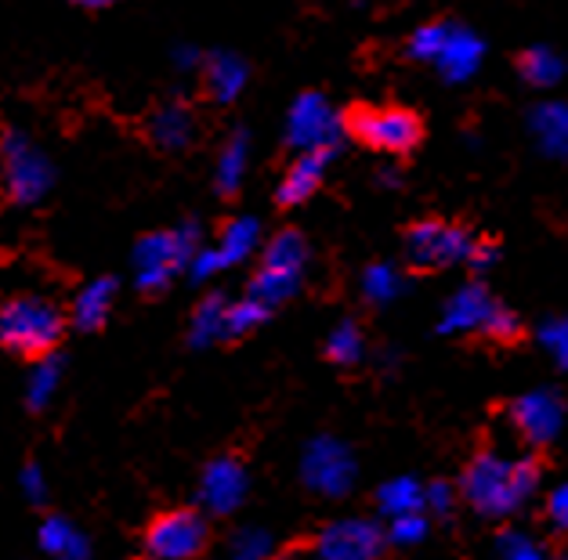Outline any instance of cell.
Returning a JSON list of instances; mask_svg holds the SVG:
<instances>
[{"mask_svg":"<svg viewBox=\"0 0 568 560\" xmlns=\"http://www.w3.org/2000/svg\"><path fill=\"white\" fill-rule=\"evenodd\" d=\"M536 488L539 467L529 456L510 459L500 452H478L460 478V496L467 499V507L493 521L515 517L536 496Z\"/></svg>","mask_w":568,"mask_h":560,"instance_id":"6da1fadb","label":"cell"},{"mask_svg":"<svg viewBox=\"0 0 568 560\" xmlns=\"http://www.w3.org/2000/svg\"><path fill=\"white\" fill-rule=\"evenodd\" d=\"M62 333H65V318L59 312V304H51L48 297L22 293V297L0 304V344L8 352L44 358L62 340Z\"/></svg>","mask_w":568,"mask_h":560,"instance_id":"7a4b0ae2","label":"cell"},{"mask_svg":"<svg viewBox=\"0 0 568 560\" xmlns=\"http://www.w3.org/2000/svg\"><path fill=\"white\" fill-rule=\"evenodd\" d=\"M200 254V224H182L171 232H152L134 246V283L138 289L156 293L185 272Z\"/></svg>","mask_w":568,"mask_h":560,"instance_id":"3957f363","label":"cell"},{"mask_svg":"<svg viewBox=\"0 0 568 560\" xmlns=\"http://www.w3.org/2000/svg\"><path fill=\"white\" fill-rule=\"evenodd\" d=\"M304 268H308V243H304V235L294 228L280 232L265 246V254H261V268L251 278V289L246 293H251L254 301L275 307L301 289Z\"/></svg>","mask_w":568,"mask_h":560,"instance_id":"277c9868","label":"cell"},{"mask_svg":"<svg viewBox=\"0 0 568 560\" xmlns=\"http://www.w3.org/2000/svg\"><path fill=\"white\" fill-rule=\"evenodd\" d=\"M0 166H4V189L11 203L19 206L40 203L54 185V166L48 152L26 131H4V138H0Z\"/></svg>","mask_w":568,"mask_h":560,"instance_id":"5b68a950","label":"cell"},{"mask_svg":"<svg viewBox=\"0 0 568 560\" xmlns=\"http://www.w3.org/2000/svg\"><path fill=\"white\" fill-rule=\"evenodd\" d=\"M301 478L315 496H326V499L348 496L358 478L352 448L337 438H326V434L323 438H312L304 445V456H301Z\"/></svg>","mask_w":568,"mask_h":560,"instance_id":"8992f818","label":"cell"},{"mask_svg":"<svg viewBox=\"0 0 568 560\" xmlns=\"http://www.w3.org/2000/svg\"><path fill=\"white\" fill-rule=\"evenodd\" d=\"M206 542H211V528L196 510L160 513L145 531L149 557L156 560H196L206 550Z\"/></svg>","mask_w":568,"mask_h":560,"instance_id":"52a82bcc","label":"cell"},{"mask_svg":"<svg viewBox=\"0 0 568 560\" xmlns=\"http://www.w3.org/2000/svg\"><path fill=\"white\" fill-rule=\"evenodd\" d=\"M470 250L475 240L446 221H420L406 235V257L417 268H449V264L470 261Z\"/></svg>","mask_w":568,"mask_h":560,"instance_id":"ba28073f","label":"cell"},{"mask_svg":"<svg viewBox=\"0 0 568 560\" xmlns=\"http://www.w3.org/2000/svg\"><path fill=\"white\" fill-rule=\"evenodd\" d=\"M384 546L387 536L381 525L363 521V517H344L318 531L312 553L315 560H381Z\"/></svg>","mask_w":568,"mask_h":560,"instance_id":"9c48e42d","label":"cell"},{"mask_svg":"<svg viewBox=\"0 0 568 560\" xmlns=\"http://www.w3.org/2000/svg\"><path fill=\"white\" fill-rule=\"evenodd\" d=\"M286 138L301 152H329V145L341 138V116L323 94H301L290 105Z\"/></svg>","mask_w":568,"mask_h":560,"instance_id":"30bf717a","label":"cell"},{"mask_svg":"<svg viewBox=\"0 0 568 560\" xmlns=\"http://www.w3.org/2000/svg\"><path fill=\"white\" fill-rule=\"evenodd\" d=\"M352 131L377 152H409L420 142V120L406 109H358Z\"/></svg>","mask_w":568,"mask_h":560,"instance_id":"8fae6325","label":"cell"},{"mask_svg":"<svg viewBox=\"0 0 568 560\" xmlns=\"http://www.w3.org/2000/svg\"><path fill=\"white\" fill-rule=\"evenodd\" d=\"M246 488H251V478H246V467L235 456H221L214 464H206L203 478H200V502L206 513L225 517L243 507Z\"/></svg>","mask_w":568,"mask_h":560,"instance_id":"7c38bea8","label":"cell"},{"mask_svg":"<svg viewBox=\"0 0 568 560\" xmlns=\"http://www.w3.org/2000/svg\"><path fill=\"white\" fill-rule=\"evenodd\" d=\"M510 424L529 445H550L565 424V401L554 390H529L510 405Z\"/></svg>","mask_w":568,"mask_h":560,"instance_id":"4fadbf2b","label":"cell"},{"mask_svg":"<svg viewBox=\"0 0 568 560\" xmlns=\"http://www.w3.org/2000/svg\"><path fill=\"white\" fill-rule=\"evenodd\" d=\"M496 312H500V304L489 297V289L478 283H467L453 293L446 307H442L438 329L442 333H485Z\"/></svg>","mask_w":568,"mask_h":560,"instance_id":"5bb4252c","label":"cell"},{"mask_svg":"<svg viewBox=\"0 0 568 560\" xmlns=\"http://www.w3.org/2000/svg\"><path fill=\"white\" fill-rule=\"evenodd\" d=\"M481 54H485V48H481V40L475 33L449 26V37H446V44H442V51H438L435 69L446 80L460 83V80H470V77L478 73Z\"/></svg>","mask_w":568,"mask_h":560,"instance_id":"9a60e30c","label":"cell"},{"mask_svg":"<svg viewBox=\"0 0 568 560\" xmlns=\"http://www.w3.org/2000/svg\"><path fill=\"white\" fill-rule=\"evenodd\" d=\"M326 166H329V152H301V156L290 163V171L283 174L280 192H275L280 195V203L297 206L304 200H312V192L323 185Z\"/></svg>","mask_w":568,"mask_h":560,"instance_id":"2e32d148","label":"cell"},{"mask_svg":"<svg viewBox=\"0 0 568 560\" xmlns=\"http://www.w3.org/2000/svg\"><path fill=\"white\" fill-rule=\"evenodd\" d=\"M529 131L536 145L544 149L550 160H568V105L565 102H544L532 109Z\"/></svg>","mask_w":568,"mask_h":560,"instance_id":"e0dca14e","label":"cell"},{"mask_svg":"<svg viewBox=\"0 0 568 560\" xmlns=\"http://www.w3.org/2000/svg\"><path fill=\"white\" fill-rule=\"evenodd\" d=\"M257 246H261V224L254 217H235V221H229L225 228H221L217 243H214V254H217L221 272L235 268V264H243V261H251Z\"/></svg>","mask_w":568,"mask_h":560,"instance_id":"ac0fdd59","label":"cell"},{"mask_svg":"<svg viewBox=\"0 0 568 560\" xmlns=\"http://www.w3.org/2000/svg\"><path fill=\"white\" fill-rule=\"evenodd\" d=\"M116 304V283L113 278H94L73 297V326L77 329H102L109 312Z\"/></svg>","mask_w":568,"mask_h":560,"instance_id":"d6986e66","label":"cell"},{"mask_svg":"<svg viewBox=\"0 0 568 560\" xmlns=\"http://www.w3.org/2000/svg\"><path fill=\"white\" fill-rule=\"evenodd\" d=\"M40 550L51 560H91L88 536L77 525H69L65 517H48L40 525Z\"/></svg>","mask_w":568,"mask_h":560,"instance_id":"ffe728a7","label":"cell"},{"mask_svg":"<svg viewBox=\"0 0 568 560\" xmlns=\"http://www.w3.org/2000/svg\"><path fill=\"white\" fill-rule=\"evenodd\" d=\"M246 77H251V69H246L240 54L221 51L206 59V88H211L217 102H235L246 88Z\"/></svg>","mask_w":568,"mask_h":560,"instance_id":"44dd1931","label":"cell"},{"mask_svg":"<svg viewBox=\"0 0 568 560\" xmlns=\"http://www.w3.org/2000/svg\"><path fill=\"white\" fill-rule=\"evenodd\" d=\"M149 134L152 142H156L160 149H185L192 142V134H196V123H192V112L185 105H160L156 112H152L149 120Z\"/></svg>","mask_w":568,"mask_h":560,"instance_id":"7402d4cb","label":"cell"},{"mask_svg":"<svg viewBox=\"0 0 568 560\" xmlns=\"http://www.w3.org/2000/svg\"><path fill=\"white\" fill-rule=\"evenodd\" d=\"M246 163H251V138H246V131H235L217 152V171H214L217 192H225V195L240 192L246 177Z\"/></svg>","mask_w":568,"mask_h":560,"instance_id":"603a6c76","label":"cell"},{"mask_svg":"<svg viewBox=\"0 0 568 560\" xmlns=\"http://www.w3.org/2000/svg\"><path fill=\"white\" fill-rule=\"evenodd\" d=\"M225 318H229V301L211 293L196 304L189 322V344L192 347H211L217 340H225Z\"/></svg>","mask_w":568,"mask_h":560,"instance_id":"cb8c5ba5","label":"cell"},{"mask_svg":"<svg viewBox=\"0 0 568 560\" xmlns=\"http://www.w3.org/2000/svg\"><path fill=\"white\" fill-rule=\"evenodd\" d=\"M377 510L392 521L402 513H420L424 510V485L413 478H392L377 488Z\"/></svg>","mask_w":568,"mask_h":560,"instance_id":"d4e9b609","label":"cell"},{"mask_svg":"<svg viewBox=\"0 0 568 560\" xmlns=\"http://www.w3.org/2000/svg\"><path fill=\"white\" fill-rule=\"evenodd\" d=\"M62 387V362L54 355H44L37 358V366L30 369V380H26V401H30V409H48L59 395Z\"/></svg>","mask_w":568,"mask_h":560,"instance_id":"484cf974","label":"cell"},{"mask_svg":"<svg viewBox=\"0 0 568 560\" xmlns=\"http://www.w3.org/2000/svg\"><path fill=\"white\" fill-rule=\"evenodd\" d=\"M521 77L532 83V88H554L565 77V62L558 51L550 48H529L521 59Z\"/></svg>","mask_w":568,"mask_h":560,"instance_id":"4316f807","label":"cell"},{"mask_svg":"<svg viewBox=\"0 0 568 560\" xmlns=\"http://www.w3.org/2000/svg\"><path fill=\"white\" fill-rule=\"evenodd\" d=\"M326 355H329V362H337V366H355V362H363L366 340L355 322H341V326L326 336Z\"/></svg>","mask_w":568,"mask_h":560,"instance_id":"83f0119b","label":"cell"},{"mask_svg":"<svg viewBox=\"0 0 568 560\" xmlns=\"http://www.w3.org/2000/svg\"><path fill=\"white\" fill-rule=\"evenodd\" d=\"M268 312H272V307H268V304H261V301H254L251 293H246L243 301L229 304V318H225V340H240V336L254 333V329L261 326V322L268 318Z\"/></svg>","mask_w":568,"mask_h":560,"instance_id":"f1b7e54d","label":"cell"},{"mask_svg":"<svg viewBox=\"0 0 568 560\" xmlns=\"http://www.w3.org/2000/svg\"><path fill=\"white\" fill-rule=\"evenodd\" d=\"M402 293V275L392 264H369L363 272V297L369 304H392Z\"/></svg>","mask_w":568,"mask_h":560,"instance_id":"f546056e","label":"cell"},{"mask_svg":"<svg viewBox=\"0 0 568 560\" xmlns=\"http://www.w3.org/2000/svg\"><path fill=\"white\" fill-rule=\"evenodd\" d=\"M229 560H272V536L265 528H240L229 539Z\"/></svg>","mask_w":568,"mask_h":560,"instance_id":"4dcf8cb0","label":"cell"},{"mask_svg":"<svg viewBox=\"0 0 568 560\" xmlns=\"http://www.w3.org/2000/svg\"><path fill=\"white\" fill-rule=\"evenodd\" d=\"M493 560H547V553L532 536H525L518 528H507L500 531V539H496Z\"/></svg>","mask_w":568,"mask_h":560,"instance_id":"1f68e13d","label":"cell"},{"mask_svg":"<svg viewBox=\"0 0 568 560\" xmlns=\"http://www.w3.org/2000/svg\"><path fill=\"white\" fill-rule=\"evenodd\" d=\"M384 536L392 546H417L427 539V517L424 510L420 513H402V517H392L384 528Z\"/></svg>","mask_w":568,"mask_h":560,"instance_id":"d6a6232c","label":"cell"},{"mask_svg":"<svg viewBox=\"0 0 568 560\" xmlns=\"http://www.w3.org/2000/svg\"><path fill=\"white\" fill-rule=\"evenodd\" d=\"M446 37H449V26H446V22L424 26V30L413 33V40H409V54H413V59H420V62H432V65H435L442 44H446Z\"/></svg>","mask_w":568,"mask_h":560,"instance_id":"836d02e7","label":"cell"},{"mask_svg":"<svg viewBox=\"0 0 568 560\" xmlns=\"http://www.w3.org/2000/svg\"><path fill=\"white\" fill-rule=\"evenodd\" d=\"M539 344L547 347V355L558 362L561 369H568V318H550L539 326Z\"/></svg>","mask_w":568,"mask_h":560,"instance_id":"e575fe53","label":"cell"},{"mask_svg":"<svg viewBox=\"0 0 568 560\" xmlns=\"http://www.w3.org/2000/svg\"><path fill=\"white\" fill-rule=\"evenodd\" d=\"M424 507L432 510L435 517H449L456 507V488L449 481H432L424 488Z\"/></svg>","mask_w":568,"mask_h":560,"instance_id":"d590c367","label":"cell"},{"mask_svg":"<svg viewBox=\"0 0 568 560\" xmlns=\"http://www.w3.org/2000/svg\"><path fill=\"white\" fill-rule=\"evenodd\" d=\"M19 488H22V496L33 502V507H40V502L48 499V481H44V470H40L37 464L22 467V474H19Z\"/></svg>","mask_w":568,"mask_h":560,"instance_id":"8d00e7d4","label":"cell"},{"mask_svg":"<svg viewBox=\"0 0 568 560\" xmlns=\"http://www.w3.org/2000/svg\"><path fill=\"white\" fill-rule=\"evenodd\" d=\"M493 336V340H518V333H521V322H518V315L515 312H507V307L500 304V312L493 315V322H489V329H485Z\"/></svg>","mask_w":568,"mask_h":560,"instance_id":"74e56055","label":"cell"},{"mask_svg":"<svg viewBox=\"0 0 568 560\" xmlns=\"http://www.w3.org/2000/svg\"><path fill=\"white\" fill-rule=\"evenodd\" d=\"M547 521L558 531H568V485H558L547 496Z\"/></svg>","mask_w":568,"mask_h":560,"instance_id":"f35d334b","label":"cell"},{"mask_svg":"<svg viewBox=\"0 0 568 560\" xmlns=\"http://www.w3.org/2000/svg\"><path fill=\"white\" fill-rule=\"evenodd\" d=\"M467 264H475V268H489V264H496V246H481L475 243V250H470V261Z\"/></svg>","mask_w":568,"mask_h":560,"instance_id":"ab89813d","label":"cell"},{"mask_svg":"<svg viewBox=\"0 0 568 560\" xmlns=\"http://www.w3.org/2000/svg\"><path fill=\"white\" fill-rule=\"evenodd\" d=\"M196 62H200V51H196V48H178V51H174V65H178V69H192Z\"/></svg>","mask_w":568,"mask_h":560,"instance_id":"60d3db41","label":"cell"},{"mask_svg":"<svg viewBox=\"0 0 568 560\" xmlns=\"http://www.w3.org/2000/svg\"><path fill=\"white\" fill-rule=\"evenodd\" d=\"M272 560H315V553H312V550H308V553H304V550H286V553L272 557Z\"/></svg>","mask_w":568,"mask_h":560,"instance_id":"b9f144b4","label":"cell"},{"mask_svg":"<svg viewBox=\"0 0 568 560\" xmlns=\"http://www.w3.org/2000/svg\"><path fill=\"white\" fill-rule=\"evenodd\" d=\"M73 4H80V8H109L113 0H73Z\"/></svg>","mask_w":568,"mask_h":560,"instance_id":"7bdbcfd3","label":"cell"},{"mask_svg":"<svg viewBox=\"0 0 568 560\" xmlns=\"http://www.w3.org/2000/svg\"><path fill=\"white\" fill-rule=\"evenodd\" d=\"M381 174H384V177H381L384 185H395V181H398V177H395V171H381Z\"/></svg>","mask_w":568,"mask_h":560,"instance_id":"ee69618b","label":"cell"},{"mask_svg":"<svg viewBox=\"0 0 568 560\" xmlns=\"http://www.w3.org/2000/svg\"><path fill=\"white\" fill-rule=\"evenodd\" d=\"M142 560H156V557H142Z\"/></svg>","mask_w":568,"mask_h":560,"instance_id":"f6af8a7d","label":"cell"},{"mask_svg":"<svg viewBox=\"0 0 568 560\" xmlns=\"http://www.w3.org/2000/svg\"><path fill=\"white\" fill-rule=\"evenodd\" d=\"M561 560H568V557H561Z\"/></svg>","mask_w":568,"mask_h":560,"instance_id":"bcb514c9","label":"cell"}]
</instances>
